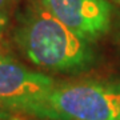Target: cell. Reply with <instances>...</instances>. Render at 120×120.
Masks as SVG:
<instances>
[{"label": "cell", "instance_id": "obj_1", "mask_svg": "<svg viewBox=\"0 0 120 120\" xmlns=\"http://www.w3.org/2000/svg\"><path fill=\"white\" fill-rule=\"evenodd\" d=\"M17 41L28 59L57 72H77L92 59L88 41L48 13L40 5L27 13Z\"/></svg>", "mask_w": 120, "mask_h": 120}, {"label": "cell", "instance_id": "obj_2", "mask_svg": "<svg viewBox=\"0 0 120 120\" xmlns=\"http://www.w3.org/2000/svg\"><path fill=\"white\" fill-rule=\"evenodd\" d=\"M55 120H120V83L86 82L55 87L45 105Z\"/></svg>", "mask_w": 120, "mask_h": 120}, {"label": "cell", "instance_id": "obj_3", "mask_svg": "<svg viewBox=\"0 0 120 120\" xmlns=\"http://www.w3.org/2000/svg\"><path fill=\"white\" fill-rule=\"evenodd\" d=\"M55 87L49 76L32 72L0 56V111H19L45 117V105Z\"/></svg>", "mask_w": 120, "mask_h": 120}, {"label": "cell", "instance_id": "obj_4", "mask_svg": "<svg viewBox=\"0 0 120 120\" xmlns=\"http://www.w3.org/2000/svg\"><path fill=\"white\" fill-rule=\"evenodd\" d=\"M40 5L87 41L109 28L111 5L107 0H40Z\"/></svg>", "mask_w": 120, "mask_h": 120}, {"label": "cell", "instance_id": "obj_5", "mask_svg": "<svg viewBox=\"0 0 120 120\" xmlns=\"http://www.w3.org/2000/svg\"><path fill=\"white\" fill-rule=\"evenodd\" d=\"M15 3H16V0H0V19H4L5 13L12 8Z\"/></svg>", "mask_w": 120, "mask_h": 120}, {"label": "cell", "instance_id": "obj_6", "mask_svg": "<svg viewBox=\"0 0 120 120\" xmlns=\"http://www.w3.org/2000/svg\"><path fill=\"white\" fill-rule=\"evenodd\" d=\"M0 120H22L19 117H12V116H0Z\"/></svg>", "mask_w": 120, "mask_h": 120}, {"label": "cell", "instance_id": "obj_7", "mask_svg": "<svg viewBox=\"0 0 120 120\" xmlns=\"http://www.w3.org/2000/svg\"><path fill=\"white\" fill-rule=\"evenodd\" d=\"M4 19H0V38H1V34H3V28H4Z\"/></svg>", "mask_w": 120, "mask_h": 120}]
</instances>
